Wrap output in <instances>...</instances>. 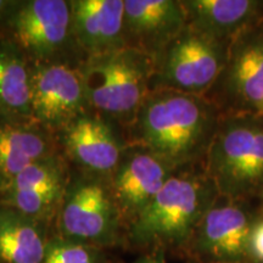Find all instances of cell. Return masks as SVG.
Segmentation results:
<instances>
[{
	"instance_id": "cell-19",
	"label": "cell",
	"mask_w": 263,
	"mask_h": 263,
	"mask_svg": "<svg viewBox=\"0 0 263 263\" xmlns=\"http://www.w3.org/2000/svg\"><path fill=\"white\" fill-rule=\"evenodd\" d=\"M68 182V180H67ZM67 182L26 190L0 193V203L12 207L34 221H42L60 210Z\"/></svg>"
},
{
	"instance_id": "cell-21",
	"label": "cell",
	"mask_w": 263,
	"mask_h": 263,
	"mask_svg": "<svg viewBox=\"0 0 263 263\" xmlns=\"http://www.w3.org/2000/svg\"><path fill=\"white\" fill-rule=\"evenodd\" d=\"M43 263H101V257L93 245L62 238L48 241Z\"/></svg>"
},
{
	"instance_id": "cell-6",
	"label": "cell",
	"mask_w": 263,
	"mask_h": 263,
	"mask_svg": "<svg viewBox=\"0 0 263 263\" xmlns=\"http://www.w3.org/2000/svg\"><path fill=\"white\" fill-rule=\"evenodd\" d=\"M121 217L106 177L84 171L68 179L59 215L62 238L111 245L117 239Z\"/></svg>"
},
{
	"instance_id": "cell-14",
	"label": "cell",
	"mask_w": 263,
	"mask_h": 263,
	"mask_svg": "<svg viewBox=\"0 0 263 263\" xmlns=\"http://www.w3.org/2000/svg\"><path fill=\"white\" fill-rule=\"evenodd\" d=\"M186 25L232 44L261 18L263 3L256 0H185Z\"/></svg>"
},
{
	"instance_id": "cell-16",
	"label": "cell",
	"mask_w": 263,
	"mask_h": 263,
	"mask_svg": "<svg viewBox=\"0 0 263 263\" xmlns=\"http://www.w3.org/2000/svg\"><path fill=\"white\" fill-rule=\"evenodd\" d=\"M31 66L12 39L0 41V122L32 121Z\"/></svg>"
},
{
	"instance_id": "cell-9",
	"label": "cell",
	"mask_w": 263,
	"mask_h": 263,
	"mask_svg": "<svg viewBox=\"0 0 263 263\" xmlns=\"http://www.w3.org/2000/svg\"><path fill=\"white\" fill-rule=\"evenodd\" d=\"M177 168L145 147L126 146L120 163L108 178L122 217L133 221L153 201Z\"/></svg>"
},
{
	"instance_id": "cell-25",
	"label": "cell",
	"mask_w": 263,
	"mask_h": 263,
	"mask_svg": "<svg viewBox=\"0 0 263 263\" xmlns=\"http://www.w3.org/2000/svg\"><path fill=\"white\" fill-rule=\"evenodd\" d=\"M203 263H248V262H203Z\"/></svg>"
},
{
	"instance_id": "cell-24",
	"label": "cell",
	"mask_w": 263,
	"mask_h": 263,
	"mask_svg": "<svg viewBox=\"0 0 263 263\" xmlns=\"http://www.w3.org/2000/svg\"><path fill=\"white\" fill-rule=\"evenodd\" d=\"M133 263H166L163 258V254L161 251L151 252V254L144 255Z\"/></svg>"
},
{
	"instance_id": "cell-13",
	"label": "cell",
	"mask_w": 263,
	"mask_h": 263,
	"mask_svg": "<svg viewBox=\"0 0 263 263\" xmlns=\"http://www.w3.org/2000/svg\"><path fill=\"white\" fill-rule=\"evenodd\" d=\"M71 4V31L88 57L126 47L124 2L74 0Z\"/></svg>"
},
{
	"instance_id": "cell-20",
	"label": "cell",
	"mask_w": 263,
	"mask_h": 263,
	"mask_svg": "<svg viewBox=\"0 0 263 263\" xmlns=\"http://www.w3.org/2000/svg\"><path fill=\"white\" fill-rule=\"evenodd\" d=\"M67 180L64 162L58 155H52L31 164L21 173H18L15 178L0 188V193L39 188V186L67 182Z\"/></svg>"
},
{
	"instance_id": "cell-7",
	"label": "cell",
	"mask_w": 263,
	"mask_h": 263,
	"mask_svg": "<svg viewBox=\"0 0 263 263\" xmlns=\"http://www.w3.org/2000/svg\"><path fill=\"white\" fill-rule=\"evenodd\" d=\"M31 94L33 122L47 130L62 132L90 108L80 68L60 62H33Z\"/></svg>"
},
{
	"instance_id": "cell-15",
	"label": "cell",
	"mask_w": 263,
	"mask_h": 263,
	"mask_svg": "<svg viewBox=\"0 0 263 263\" xmlns=\"http://www.w3.org/2000/svg\"><path fill=\"white\" fill-rule=\"evenodd\" d=\"M55 155L47 129L28 122H0V188L38 161Z\"/></svg>"
},
{
	"instance_id": "cell-5",
	"label": "cell",
	"mask_w": 263,
	"mask_h": 263,
	"mask_svg": "<svg viewBox=\"0 0 263 263\" xmlns=\"http://www.w3.org/2000/svg\"><path fill=\"white\" fill-rule=\"evenodd\" d=\"M229 44L186 27L155 59L154 89L201 95L218 80L229 59Z\"/></svg>"
},
{
	"instance_id": "cell-2",
	"label": "cell",
	"mask_w": 263,
	"mask_h": 263,
	"mask_svg": "<svg viewBox=\"0 0 263 263\" xmlns=\"http://www.w3.org/2000/svg\"><path fill=\"white\" fill-rule=\"evenodd\" d=\"M217 196L218 193L206 173H173L153 201L130 222V240L138 245L157 248L190 244Z\"/></svg>"
},
{
	"instance_id": "cell-4",
	"label": "cell",
	"mask_w": 263,
	"mask_h": 263,
	"mask_svg": "<svg viewBox=\"0 0 263 263\" xmlns=\"http://www.w3.org/2000/svg\"><path fill=\"white\" fill-rule=\"evenodd\" d=\"M206 176L218 196L239 200L263 184V122L240 116L219 122L206 153Z\"/></svg>"
},
{
	"instance_id": "cell-3",
	"label": "cell",
	"mask_w": 263,
	"mask_h": 263,
	"mask_svg": "<svg viewBox=\"0 0 263 263\" xmlns=\"http://www.w3.org/2000/svg\"><path fill=\"white\" fill-rule=\"evenodd\" d=\"M80 71L90 108L133 123L151 93L155 61L136 48L123 47L88 57Z\"/></svg>"
},
{
	"instance_id": "cell-12",
	"label": "cell",
	"mask_w": 263,
	"mask_h": 263,
	"mask_svg": "<svg viewBox=\"0 0 263 263\" xmlns=\"http://www.w3.org/2000/svg\"><path fill=\"white\" fill-rule=\"evenodd\" d=\"M67 156L85 170L110 178L120 163L126 146L104 117L83 115L60 132Z\"/></svg>"
},
{
	"instance_id": "cell-26",
	"label": "cell",
	"mask_w": 263,
	"mask_h": 263,
	"mask_svg": "<svg viewBox=\"0 0 263 263\" xmlns=\"http://www.w3.org/2000/svg\"><path fill=\"white\" fill-rule=\"evenodd\" d=\"M258 115H261V116H263V107L261 108V110H259V112H258Z\"/></svg>"
},
{
	"instance_id": "cell-1",
	"label": "cell",
	"mask_w": 263,
	"mask_h": 263,
	"mask_svg": "<svg viewBox=\"0 0 263 263\" xmlns=\"http://www.w3.org/2000/svg\"><path fill=\"white\" fill-rule=\"evenodd\" d=\"M132 124L136 145L178 170L206 156L219 122L215 106L201 95L155 89Z\"/></svg>"
},
{
	"instance_id": "cell-22",
	"label": "cell",
	"mask_w": 263,
	"mask_h": 263,
	"mask_svg": "<svg viewBox=\"0 0 263 263\" xmlns=\"http://www.w3.org/2000/svg\"><path fill=\"white\" fill-rule=\"evenodd\" d=\"M249 258L255 263H263V219L252 227L249 241Z\"/></svg>"
},
{
	"instance_id": "cell-17",
	"label": "cell",
	"mask_w": 263,
	"mask_h": 263,
	"mask_svg": "<svg viewBox=\"0 0 263 263\" xmlns=\"http://www.w3.org/2000/svg\"><path fill=\"white\" fill-rule=\"evenodd\" d=\"M223 73L234 103L258 114L263 107V35L244 41L230 51Z\"/></svg>"
},
{
	"instance_id": "cell-8",
	"label": "cell",
	"mask_w": 263,
	"mask_h": 263,
	"mask_svg": "<svg viewBox=\"0 0 263 263\" xmlns=\"http://www.w3.org/2000/svg\"><path fill=\"white\" fill-rule=\"evenodd\" d=\"M71 4L64 0H27L9 21L14 41L33 62H48L65 47L71 31Z\"/></svg>"
},
{
	"instance_id": "cell-18",
	"label": "cell",
	"mask_w": 263,
	"mask_h": 263,
	"mask_svg": "<svg viewBox=\"0 0 263 263\" xmlns=\"http://www.w3.org/2000/svg\"><path fill=\"white\" fill-rule=\"evenodd\" d=\"M47 246L39 222L0 203V259L5 263H43Z\"/></svg>"
},
{
	"instance_id": "cell-10",
	"label": "cell",
	"mask_w": 263,
	"mask_h": 263,
	"mask_svg": "<svg viewBox=\"0 0 263 263\" xmlns=\"http://www.w3.org/2000/svg\"><path fill=\"white\" fill-rule=\"evenodd\" d=\"M254 224L238 203H215L202 217L190 245L205 262H246Z\"/></svg>"
},
{
	"instance_id": "cell-11",
	"label": "cell",
	"mask_w": 263,
	"mask_h": 263,
	"mask_svg": "<svg viewBox=\"0 0 263 263\" xmlns=\"http://www.w3.org/2000/svg\"><path fill=\"white\" fill-rule=\"evenodd\" d=\"M186 27L182 2L124 0V42L155 59Z\"/></svg>"
},
{
	"instance_id": "cell-23",
	"label": "cell",
	"mask_w": 263,
	"mask_h": 263,
	"mask_svg": "<svg viewBox=\"0 0 263 263\" xmlns=\"http://www.w3.org/2000/svg\"><path fill=\"white\" fill-rule=\"evenodd\" d=\"M22 2H12V0H0V21L6 20L9 21L11 20L17 9L21 6Z\"/></svg>"
}]
</instances>
